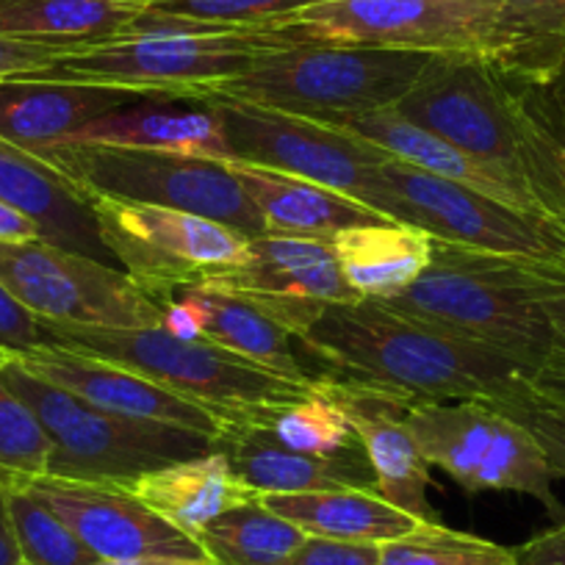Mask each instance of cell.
I'll use <instances>...</instances> for the list:
<instances>
[{
	"label": "cell",
	"mask_w": 565,
	"mask_h": 565,
	"mask_svg": "<svg viewBox=\"0 0 565 565\" xmlns=\"http://www.w3.org/2000/svg\"><path fill=\"white\" fill-rule=\"evenodd\" d=\"M433 56L436 53L291 42L200 97L339 125L355 114L399 106Z\"/></svg>",
	"instance_id": "cell-6"
},
{
	"label": "cell",
	"mask_w": 565,
	"mask_h": 565,
	"mask_svg": "<svg viewBox=\"0 0 565 565\" xmlns=\"http://www.w3.org/2000/svg\"><path fill=\"white\" fill-rule=\"evenodd\" d=\"M153 0H0V34L58 47L117 40Z\"/></svg>",
	"instance_id": "cell-28"
},
{
	"label": "cell",
	"mask_w": 565,
	"mask_h": 565,
	"mask_svg": "<svg viewBox=\"0 0 565 565\" xmlns=\"http://www.w3.org/2000/svg\"><path fill=\"white\" fill-rule=\"evenodd\" d=\"M3 358L7 355H0V471L7 477H42L47 475L53 444L34 411L3 377Z\"/></svg>",
	"instance_id": "cell-36"
},
{
	"label": "cell",
	"mask_w": 565,
	"mask_h": 565,
	"mask_svg": "<svg viewBox=\"0 0 565 565\" xmlns=\"http://www.w3.org/2000/svg\"><path fill=\"white\" fill-rule=\"evenodd\" d=\"M311 0H153L150 9L225 31H275Z\"/></svg>",
	"instance_id": "cell-37"
},
{
	"label": "cell",
	"mask_w": 565,
	"mask_h": 565,
	"mask_svg": "<svg viewBox=\"0 0 565 565\" xmlns=\"http://www.w3.org/2000/svg\"><path fill=\"white\" fill-rule=\"evenodd\" d=\"M335 128H344L350 130V134L361 136V139L372 141L380 150H385L391 159L402 161V164L413 167V170L430 172V175L463 183V186L477 189V192L488 194V198L513 203L519 205V209H530L526 200L521 198L502 175L488 170L486 164L471 159L469 153H463L460 148L449 145L447 139L436 136L433 130L422 128V125H416L413 119H407L396 106L355 114V117L341 119Z\"/></svg>",
	"instance_id": "cell-25"
},
{
	"label": "cell",
	"mask_w": 565,
	"mask_h": 565,
	"mask_svg": "<svg viewBox=\"0 0 565 565\" xmlns=\"http://www.w3.org/2000/svg\"><path fill=\"white\" fill-rule=\"evenodd\" d=\"M67 145H111V148L203 156L216 161L233 159L220 106L205 97H145L134 106L97 117Z\"/></svg>",
	"instance_id": "cell-22"
},
{
	"label": "cell",
	"mask_w": 565,
	"mask_h": 565,
	"mask_svg": "<svg viewBox=\"0 0 565 565\" xmlns=\"http://www.w3.org/2000/svg\"><path fill=\"white\" fill-rule=\"evenodd\" d=\"M0 282L42 322L92 328H161L164 306L119 266L47 244L0 242Z\"/></svg>",
	"instance_id": "cell-13"
},
{
	"label": "cell",
	"mask_w": 565,
	"mask_h": 565,
	"mask_svg": "<svg viewBox=\"0 0 565 565\" xmlns=\"http://www.w3.org/2000/svg\"><path fill=\"white\" fill-rule=\"evenodd\" d=\"M203 289L242 297L291 339L311 328L328 306L363 300L341 275L333 244L277 233L249 238L244 258L211 277Z\"/></svg>",
	"instance_id": "cell-15"
},
{
	"label": "cell",
	"mask_w": 565,
	"mask_h": 565,
	"mask_svg": "<svg viewBox=\"0 0 565 565\" xmlns=\"http://www.w3.org/2000/svg\"><path fill=\"white\" fill-rule=\"evenodd\" d=\"M0 203L29 216L40 227L42 242L117 266L103 244L89 198L40 156L7 139H0Z\"/></svg>",
	"instance_id": "cell-21"
},
{
	"label": "cell",
	"mask_w": 565,
	"mask_h": 565,
	"mask_svg": "<svg viewBox=\"0 0 565 565\" xmlns=\"http://www.w3.org/2000/svg\"><path fill=\"white\" fill-rule=\"evenodd\" d=\"M14 361L23 363L36 377L117 416L175 424V427H186L209 438H214L222 427V422L211 411L170 394L141 374L100 361V358L84 355V352L67 350V347L51 344V341Z\"/></svg>",
	"instance_id": "cell-18"
},
{
	"label": "cell",
	"mask_w": 565,
	"mask_h": 565,
	"mask_svg": "<svg viewBox=\"0 0 565 565\" xmlns=\"http://www.w3.org/2000/svg\"><path fill=\"white\" fill-rule=\"evenodd\" d=\"M396 108L565 222V97L552 86L497 58L436 53Z\"/></svg>",
	"instance_id": "cell-1"
},
{
	"label": "cell",
	"mask_w": 565,
	"mask_h": 565,
	"mask_svg": "<svg viewBox=\"0 0 565 565\" xmlns=\"http://www.w3.org/2000/svg\"><path fill=\"white\" fill-rule=\"evenodd\" d=\"M227 167L264 216L266 233L333 242L341 231H350V227L391 222L388 216L369 209L361 200L319 186L306 178L264 170L244 161H227Z\"/></svg>",
	"instance_id": "cell-23"
},
{
	"label": "cell",
	"mask_w": 565,
	"mask_h": 565,
	"mask_svg": "<svg viewBox=\"0 0 565 565\" xmlns=\"http://www.w3.org/2000/svg\"><path fill=\"white\" fill-rule=\"evenodd\" d=\"M45 502L97 559H170L211 565L192 535L114 482L67 480V477H18Z\"/></svg>",
	"instance_id": "cell-16"
},
{
	"label": "cell",
	"mask_w": 565,
	"mask_h": 565,
	"mask_svg": "<svg viewBox=\"0 0 565 565\" xmlns=\"http://www.w3.org/2000/svg\"><path fill=\"white\" fill-rule=\"evenodd\" d=\"M42 322V319H40ZM45 341L117 363L220 422H258L264 413L302 399L311 385L295 383L209 339H175L164 328H92L42 322Z\"/></svg>",
	"instance_id": "cell-5"
},
{
	"label": "cell",
	"mask_w": 565,
	"mask_h": 565,
	"mask_svg": "<svg viewBox=\"0 0 565 565\" xmlns=\"http://www.w3.org/2000/svg\"><path fill=\"white\" fill-rule=\"evenodd\" d=\"M9 480V510L25 565H92L95 554L75 537V532L34 497L18 477Z\"/></svg>",
	"instance_id": "cell-34"
},
{
	"label": "cell",
	"mask_w": 565,
	"mask_h": 565,
	"mask_svg": "<svg viewBox=\"0 0 565 565\" xmlns=\"http://www.w3.org/2000/svg\"><path fill=\"white\" fill-rule=\"evenodd\" d=\"M225 125L231 161L306 178L363 200L377 167L391 161L372 141L335 125L247 103L214 100Z\"/></svg>",
	"instance_id": "cell-14"
},
{
	"label": "cell",
	"mask_w": 565,
	"mask_h": 565,
	"mask_svg": "<svg viewBox=\"0 0 565 565\" xmlns=\"http://www.w3.org/2000/svg\"><path fill=\"white\" fill-rule=\"evenodd\" d=\"M253 424L264 427L282 447L295 449V452L319 455V458L341 452L358 441L344 407L328 394L319 377L311 394L264 413V418Z\"/></svg>",
	"instance_id": "cell-31"
},
{
	"label": "cell",
	"mask_w": 565,
	"mask_h": 565,
	"mask_svg": "<svg viewBox=\"0 0 565 565\" xmlns=\"http://www.w3.org/2000/svg\"><path fill=\"white\" fill-rule=\"evenodd\" d=\"M515 565H565V521L513 548Z\"/></svg>",
	"instance_id": "cell-42"
},
{
	"label": "cell",
	"mask_w": 565,
	"mask_h": 565,
	"mask_svg": "<svg viewBox=\"0 0 565 565\" xmlns=\"http://www.w3.org/2000/svg\"><path fill=\"white\" fill-rule=\"evenodd\" d=\"M275 31L297 42L475 53L515 73L519 45L486 0H311Z\"/></svg>",
	"instance_id": "cell-9"
},
{
	"label": "cell",
	"mask_w": 565,
	"mask_h": 565,
	"mask_svg": "<svg viewBox=\"0 0 565 565\" xmlns=\"http://www.w3.org/2000/svg\"><path fill=\"white\" fill-rule=\"evenodd\" d=\"M89 203L119 269L164 308L175 295L203 289L247 253L249 236L205 216L114 198Z\"/></svg>",
	"instance_id": "cell-12"
},
{
	"label": "cell",
	"mask_w": 565,
	"mask_h": 565,
	"mask_svg": "<svg viewBox=\"0 0 565 565\" xmlns=\"http://www.w3.org/2000/svg\"><path fill=\"white\" fill-rule=\"evenodd\" d=\"M145 97L153 95L81 81H0V139L42 159L53 148L73 141L97 117Z\"/></svg>",
	"instance_id": "cell-20"
},
{
	"label": "cell",
	"mask_w": 565,
	"mask_h": 565,
	"mask_svg": "<svg viewBox=\"0 0 565 565\" xmlns=\"http://www.w3.org/2000/svg\"><path fill=\"white\" fill-rule=\"evenodd\" d=\"M306 532L271 513L260 499L216 515L198 535L211 565H280L306 541Z\"/></svg>",
	"instance_id": "cell-30"
},
{
	"label": "cell",
	"mask_w": 565,
	"mask_h": 565,
	"mask_svg": "<svg viewBox=\"0 0 565 565\" xmlns=\"http://www.w3.org/2000/svg\"><path fill=\"white\" fill-rule=\"evenodd\" d=\"M486 402L519 422L541 447L554 480H565V399L537 391L530 377H519Z\"/></svg>",
	"instance_id": "cell-35"
},
{
	"label": "cell",
	"mask_w": 565,
	"mask_h": 565,
	"mask_svg": "<svg viewBox=\"0 0 565 565\" xmlns=\"http://www.w3.org/2000/svg\"><path fill=\"white\" fill-rule=\"evenodd\" d=\"M128 488L153 513L192 535L194 541L216 515L258 499L238 480L220 449L148 471Z\"/></svg>",
	"instance_id": "cell-24"
},
{
	"label": "cell",
	"mask_w": 565,
	"mask_h": 565,
	"mask_svg": "<svg viewBox=\"0 0 565 565\" xmlns=\"http://www.w3.org/2000/svg\"><path fill=\"white\" fill-rule=\"evenodd\" d=\"M330 244L350 289L366 300L405 295L433 258V236L402 222L350 227Z\"/></svg>",
	"instance_id": "cell-26"
},
{
	"label": "cell",
	"mask_w": 565,
	"mask_h": 565,
	"mask_svg": "<svg viewBox=\"0 0 565 565\" xmlns=\"http://www.w3.org/2000/svg\"><path fill=\"white\" fill-rule=\"evenodd\" d=\"M42 161L70 178L86 198H114L186 211L249 238L266 233L264 216L227 161L111 145H62L42 156Z\"/></svg>",
	"instance_id": "cell-10"
},
{
	"label": "cell",
	"mask_w": 565,
	"mask_h": 565,
	"mask_svg": "<svg viewBox=\"0 0 565 565\" xmlns=\"http://www.w3.org/2000/svg\"><path fill=\"white\" fill-rule=\"evenodd\" d=\"M0 565H25L18 532H14L12 510H9V480L3 471H0Z\"/></svg>",
	"instance_id": "cell-43"
},
{
	"label": "cell",
	"mask_w": 565,
	"mask_h": 565,
	"mask_svg": "<svg viewBox=\"0 0 565 565\" xmlns=\"http://www.w3.org/2000/svg\"><path fill=\"white\" fill-rule=\"evenodd\" d=\"M92 565H192V563H170V559H97Z\"/></svg>",
	"instance_id": "cell-44"
},
{
	"label": "cell",
	"mask_w": 565,
	"mask_h": 565,
	"mask_svg": "<svg viewBox=\"0 0 565 565\" xmlns=\"http://www.w3.org/2000/svg\"><path fill=\"white\" fill-rule=\"evenodd\" d=\"M271 513L282 515L306 535L350 543H388L416 530L422 521L391 504L377 491H306L258 497Z\"/></svg>",
	"instance_id": "cell-27"
},
{
	"label": "cell",
	"mask_w": 565,
	"mask_h": 565,
	"mask_svg": "<svg viewBox=\"0 0 565 565\" xmlns=\"http://www.w3.org/2000/svg\"><path fill=\"white\" fill-rule=\"evenodd\" d=\"M361 203L391 222L418 227L436 242L565 266L563 220L488 198L402 161L391 159L377 167Z\"/></svg>",
	"instance_id": "cell-8"
},
{
	"label": "cell",
	"mask_w": 565,
	"mask_h": 565,
	"mask_svg": "<svg viewBox=\"0 0 565 565\" xmlns=\"http://www.w3.org/2000/svg\"><path fill=\"white\" fill-rule=\"evenodd\" d=\"M297 341L339 377L411 402L491 399L504 385L526 377L508 358L366 297L352 306H328Z\"/></svg>",
	"instance_id": "cell-2"
},
{
	"label": "cell",
	"mask_w": 565,
	"mask_h": 565,
	"mask_svg": "<svg viewBox=\"0 0 565 565\" xmlns=\"http://www.w3.org/2000/svg\"><path fill=\"white\" fill-rule=\"evenodd\" d=\"M546 317L552 341H548V352L543 358L541 369L532 374L530 383L537 391H543V394L565 399V291L563 295H554L546 302Z\"/></svg>",
	"instance_id": "cell-41"
},
{
	"label": "cell",
	"mask_w": 565,
	"mask_h": 565,
	"mask_svg": "<svg viewBox=\"0 0 565 565\" xmlns=\"http://www.w3.org/2000/svg\"><path fill=\"white\" fill-rule=\"evenodd\" d=\"M319 380L328 388V394L344 407L355 438L361 441L369 466L374 471L380 497L411 513L422 524H441L430 499H427L433 466L418 449L416 436L411 433L405 418L407 405H413V402L377 388V385L339 377V374Z\"/></svg>",
	"instance_id": "cell-17"
},
{
	"label": "cell",
	"mask_w": 565,
	"mask_h": 565,
	"mask_svg": "<svg viewBox=\"0 0 565 565\" xmlns=\"http://www.w3.org/2000/svg\"><path fill=\"white\" fill-rule=\"evenodd\" d=\"M3 377L34 411L53 444L47 475L67 480L134 486L141 475L198 458L214 449V438L175 427L117 416L36 377L14 358H3Z\"/></svg>",
	"instance_id": "cell-7"
},
{
	"label": "cell",
	"mask_w": 565,
	"mask_h": 565,
	"mask_svg": "<svg viewBox=\"0 0 565 565\" xmlns=\"http://www.w3.org/2000/svg\"><path fill=\"white\" fill-rule=\"evenodd\" d=\"M280 565H380V546L308 535Z\"/></svg>",
	"instance_id": "cell-40"
},
{
	"label": "cell",
	"mask_w": 565,
	"mask_h": 565,
	"mask_svg": "<svg viewBox=\"0 0 565 565\" xmlns=\"http://www.w3.org/2000/svg\"><path fill=\"white\" fill-rule=\"evenodd\" d=\"M70 51H75V47L45 45V42L0 34V81L42 78Z\"/></svg>",
	"instance_id": "cell-38"
},
{
	"label": "cell",
	"mask_w": 565,
	"mask_h": 565,
	"mask_svg": "<svg viewBox=\"0 0 565 565\" xmlns=\"http://www.w3.org/2000/svg\"><path fill=\"white\" fill-rule=\"evenodd\" d=\"M214 449L227 458L238 480L255 493H306V491H377V480L369 466L361 441L341 452L319 455L295 452L282 447L264 427L253 422H222L214 436Z\"/></svg>",
	"instance_id": "cell-19"
},
{
	"label": "cell",
	"mask_w": 565,
	"mask_h": 565,
	"mask_svg": "<svg viewBox=\"0 0 565 565\" xmlns=\"http://www.w3.org/2000/svg\"><path fill=\"white\" fill-rule=\"evenodd\" d=\"M380 565H515V554L488 537L418 524L396 541L380 543Z\"/></svg>",
	"instance_id": "cell-33"
},
{
	"label": "cell",
	"mask_w": 565,
	"mask_h": 565,
	"mask_svg": "<svg viewBox=\"0 0 565 565\" xmlns=\"http://www.w3.org/2000/svg\"><path fill=\"white\" fill-rule=\"evenodd\" d=\"M563 291L565 266L433 238L430 266L405 295L383 302L402 317L508 358L532 377L552 341L546 302Z\"/></svg>",
	"instance_id": "cell-3"
},
{
	"label": "cell",
	"mask_w": 565,
	"mask_h": 565,
	"mask_svg": "<svg viewBox=\"0 0 565 565\" xmlns=\"http://www.w3.org/2000/svg\"><path fill=\"white\" fill-rule=\"evenodd\" d=\"M291 42H297L295 36L282 31L209 29L148 9L125 36L75 47L42 78L200 97Z\"/></svg>",
	"instance_id": "cell-4"
},
{
	"label": "cell",
	"mask_w": 565,
	"mask_h": 565,
	"mask_svg": "<svg viewBox=\"0 0 565 565\" xmlns=\"http://www.w3.org/2000/svg\"><path fill=\"white\" fill-rule=\"evenodd\" d=\"M519 45L515 73L552 86L565 58V0H486Z\"/></svg>",
	"instance_id": "cell-32"
},
{
	"label": "cell",
	"mask_w": 565,
	"mask_h": 565,
	"mask_svg": "<svg viewBox=\"0 0 565 565\" xmlns=\"http://www.w3.org/2000/svg\"><path fill=\"white\" fill-rule=\"evenodd\" d=\"M189 295L203 308V339L295 383L311 385L317 380L297 358L291 335L247 300L214 289H192Z\"/></svg>",
	"instance_id": "cell-29"
},
{
	"label": "cell",
	"mask_w": 565,
	"mask_h": 565,
	"mask_svg": "<svg viewBox=\"0 0 565 565\" xmlns=\"http://www.w3.org/2000/svg\"><path fill=\"white\" fill-rule=\"evenodd\" d=\"M405 418L427 463L447 471L469 497L488 491L524 493L543 504L557 524L565 521L541 447L491 402H413Z\"/></svg>",
	"instance_id": "cell-11"
},
{
	"label": "cell",
	"mask_w": 565,
	"mask_h": 565,
	"mask_svg": "<svg viewBox=\"0 0 565 565\" xmlns=\"http://www.w3.org/2000/svg\"><path fill=\"white\" fill-rule=\"evenodd\" d=\"M552 89L557 92V95H563V97H565V58H563V64H559L557 75H554V81H552Z\"/></svg>",
	"instance_id": "cell-45"
},
{
	"label": "cell",
	"mask_w": 565,
	"mask_h": 565,
	"mask_svg": "<svg viewBox=\"0 0 565 565\" xmlns=\"http://www.w3.org/2000/svg\"><path fill=\"white\" fill-rule=\"evenodd\" d=\"M45 344L42 322L0 282V355L23 358Z\"/></svg>",
	"instance_id": "cell-39"
}]
</instances>
